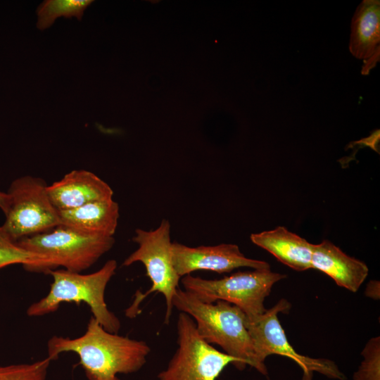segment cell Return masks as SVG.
I'll list each match as a JSON object with an SVG mask.
<instances>
[{"label":"cell","instance_id":"ba28073f","mask_svg":"<svg viewBox=\"0 0 380 380\" xmlns=\"http://www.w3.org/2000/svg\"><path fill=\"white\" fill-rule=\"evenodd\" d=\"M177 349L158 380H216L236 360L205 342L198 334L193 318L180 312L177 322Z\"/></svg>","mask_w":380,"mask_h":380},{"label":"cell","instance_id":"7c38bea8","mask_svg":"<svg viewBox=\"0 0 380 380\" xmlns=\"http://www.w3.org/2000/svg\"><path fill=\"white\" fill-rule=\"evenodd\" d=\"M311 268L331 277L337 285L356 292L368 275L367 265L346 255L328 240L312 243Z\"/></svg>","mask_w":380,"mask_h":380},{"label":"cell","instance_id":"2e32d148","mask_svg":"<svg viewBox=\"0 0 380 380\" xmlns=\"http://www.w3.org/2000/svg\"><path fill=\"white\" fill-rule=\"evenodd\" d=\"M93 2L92 0H46L37 8L38 21L37 27L44 30L53 25L56 19L63 16L66 18L75 17L81 20L84 10Z\"/></svg>","mask_w":380,"mask_h":380},{"label":"cell","instance_id":"6da1fadb","mask_svg":"<svg viewBox=\"0 0 380 380\" xmlns=\"http://www.w3.org/2000/svg\"><path fill=\"white\" fill-rule=\"evenodd\" d=\"M150 351L145 341L108 332L94 317L82 336L75 338L53 336L47 343V357L51 361L62 353H76L89 380H120L118 374L139 371Z\"/></svg>","mask_w":380,"mask_h":380},{"label":"cell","instance_id":"9a60e30c","mask_svg":"<svg viewBox=\"0 0 380 380\" xmlns=\"http://www.w3.org/2000/svg\"><path fill=\"white\" fill-rule=\"evenodd\" d=\"M349 51L364 61L380 55V1L363 0L351 22Z\"/></svg>","mask_w":380,"mask_h":380},{"label":"cell","instance_id":"5bb4252c","mask_svg":"<svg viewBox=\"0 0 380 380\" xmlns=\"http://www.w3.org/2000/svg\"><path fill=\"white\" fill-rule=\"evenodd\" d=\"M251 240L293 270L312 269V243L284 227L252 234Z\"/></svg>","mask_w":380,"mask_h":380},{"label":"cell","instance_id":"e0dca14e","mask_svg":"<svg viewBox=\"0 0 380 380\" xmlns=\"http://www.w3.org/2000/svg\"><path fill=\"white\" fill-rule=\"evenodd\" d=\"M39 260V255L24 249L0 227V269L21 264L26 270L30 271Z\"/></svg>","mask_w":380,"mask_h":380},{"label":"cell","instance_id":"52a82bcc","mask_svg":"<svg viewBox=\"0 0 380 380\" xmlns=\"http://www.w3.org/2000/svg\"><path fill=\"white\" fill-rule=\"evenodd\" d=\"M47 186L42 179L32 176L19 177L11 183L1 227L13 240L44 233L60 224L58 210L49 198Z\"/></svg>","mask_w":380,"mask_h":380},{"label":"cell","instance_id":"8992f818","mask_svg":"<svg viewBox=\"0 0 380 380\" xmlns=\"http://www.w3.org/2000/svg\"><path fill=\"white\" fill-rule=\"evenodd\" d=\"M132 241L137 243L138 248L124 260L122 265L127 267L137 262H141L146 268V276L151 281V286L145 293H137L126 315L134 317L138 313L139 304L151 293L158 292L165 299L164 322L168 324L173 308L172 298L181 278L172 263L170 223L164 219L155 229H137Z\"/></svg>","mask_w":380,"mask_h":380},{"label":"cell","instance_id":"277c9868","mask_svg":"<svg viewBox=\"0 0 380 380\" xmlns=\"http://www.w3.org/2000/svg\"><path fill=\"white\" fill-rule=\"evenodd\" d=\"M18 243L40 258L30 272L48 274L62 267L80 273L110 251L115 239L84 234L59 224L48 232L20 239Z\"/></svg>","mask_w":380,"mask_h":380},{"label":"cell","instance_id":"5b68a950","mask_svg":"<svg viewBox=\"0 0 380 380\" xmlns=\"http://www.w3.org/2000/svg\"><path fill=\"white\" fill-rule=\"evenodd\" d=\"M286 277L270 270L238 272L219 279H205L191 274L182 277L184 291L199 300L213 303L221 300L239 308L248 318L264 313V301L273 285Z\"/></svg>","mask_w":380,"mask_h":380},{"label":"cell","instance_id":"8fae6325","mask_svg":"<svg viewBox=\"0 0 380 380\" xmlns=\"http://www.w3.org/2000/svg\"><path fill=\"white\" fill-rule=\"evenodd\" d=\"M49 198L58 210L79 208L91 202L113 198V191L91 172L72 170L47 186Z\"/></svg>","mask_w":380,"mask_h":380},{"label":"cell","instance_id":"44dd1931","mask_svg":"<svg viewBox=\"0 0 380 380\" xmlns=\"http://www.w3.org/2000/svg\"><path fill=\"white\" fill-rule=\"evenodd\" d=\"M9 203V196L7 193L0 191V208L5 213Z\"/></svg>","mask_w":380,"mask_h":380},{"label":"cell","instance_id":"ffe728a7","mask_svg":"<svg viewBox=\"0 0 380 380\" xmlns=\"http://www.w3.org/2000/svg\"><path fill=\"white\" fill-rule=\"evenodd\" d=\"M365 295L371 298H379V281L373 280L368 283L365 289Z\"/></svg>","mask_w":380,"mask_h":380},{"label":"cell","instance_id":"30bf717a","mask_svg":"<svg viewBox=\"0 0 380 380\" xmlns=\"http://www.w3.org/2000/svg\"><path fill=\"white\" fill-rule=\"evenodd\" d=\"M172 259L180 277L198 270L224 273L242 267L270 270L267 262L246 258L237 245L232 243L190 247L172 242Z\"/></svg>","mask_w":380,"mask_h":380},{"label":"cell","instance_id":"9c48e42d","mask_svg":"<svg viewBox=\"0 0 380 380\" xmlns=\"http://www.w3.org/2000/svg\"><path fill=\"white\" fill-rule=\"evenodd\" d=\"M291 304L281 299L274 307L253 318L246 316L245 326L252 341L258 362L263 367L270 355H279L293 360L303 370L302 380H312L316 372L327 377L344 380L345 376L332 360L302 355L289 343L278 319L279 312L287 313Z\"/></svg>","mask_w":380,"mask_h":380},{"label":"cell","instance_id":"d6986e66","mask_svg":"<svg viewBox=\"0 0 380 380\" xmlns=\"http://www.w3.org/2000/svg\"><path fill=\"white\" fill-rule=\"evenodd\" d=\"M363 360L353 380H380V338H372L366 343L362 353Z\"/></svg>","mask_w":380,"mask_h":380},{"label":"cell","instance_id":"4fadbf2b","mask_svg":"<svg viewBox=\"0 0 380 380\" xmlns=\"http://www.w3.org/2000/svg\"><path fill=\"white\" fill-rule=\"evenodd\" d=\"M60 224L88 234L113 236L119 219V205L113 198L58 211Z\"/></svg>","mask_w":380,"mask_h":380},{"label":"cell","instance_id":"7a4b0ae2","mask_svg":"<svg viewBox=\"0 0 380 380\" xmlns=\"http://www.w3.org/2000/svg\"><path fill=\"white\" fill-rule=\"evenodd\" d=\"M172 305L191 316L200 336L209 344L220 346L236 360L234 366L243 370L247 365L264 375L266 367L258 361L252 341L245 326L246 315L237 306L224 300L205 303L179 287Z\"/></svg>","mask_w":380,"mask_h":380},{"label":"cell","instance_id":"3957f363","mask_svg":"<svg viewBox=\"0 0 380 380\" xmlns=\"http://www.w3.org/2000/svg\"><path fill=\"white\" fill-rule=\"evenodd\" d=\"M117 262L108 260L98 271L82 274L65 270H55L48 274L53 278L49 293L39 301L31 304L27 315L40 317L58 310L63 303L84 302L89 305L92 317L108 332L118 334L120 322L107 307L105 291L108 283L115 273Z\"/></svg>","mask_w":380,"mask_h":380},{"label":"cell","instance_id":"ac0fdd59","mask_svg":"<svg viewBox=\"0 0 380 380\" xmlns=\"http://www.w3.org/2000/svg\"><path fill=\"white\" fill-rule=\"evenodd\" d=\"M50 362L46 357L32 363L0 365V380H46Z\"/></svg>","mask_w":380,"mask_h":380}]
</instances>
